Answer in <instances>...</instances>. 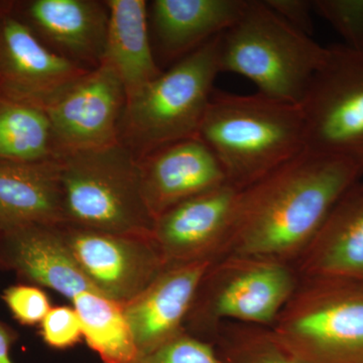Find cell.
<instances>
[{
  "instance_id": "6da1fadb",
  "label": "cell",
  "mask_w": 363,
  "mask_h": 363,
  "mask_svg": "<svg viewBox=\"0 0 363 363\" xmlns=\"http://www.w3.org/2000/svg\"><path fill=\"white\" fill-rule=\"evenodd\" d=\"M362 179V161L306 149L240 190L223 257L295 264L334 205Z\"/></svg>"
},
{
  "instance_id": "7a4b0ae2",
  "label": "cell",
  "mask_w": 363,
  "mask_h": 363,
  "mask_svg": "<svg viewBox=\"0 0 363 363\" xmlns=\"http://www.w3.org/2000/svg\"><path fill=\"white\" fill-rule=\"evenodd\" d=\"M198 136L218 160L227 182L240 190L306 150L300 105L259 92L214 90Z\"/></svg>"
},
{
  "instance_id": "3957f363",
  "label": "cell",
  "mask_w": 363,
  "mask_h": 363,
  "mask_svg": "<svg viewBox=\"0 0 363 363\" xmlns=\"http://www.w3.org/2000/svg\"><path fill=\"white\" fill-rule=\"evenodd\" d=\"M327 52L264 0H248L240 20L220 35L219 68L247 78L262 94L300 104Z\"/></svg>"
},
{
  "instance_id": "277c9868",
  "label": "cell",
  "mask_w": 363,
  "mask_h": 363,
  "mask_svg": "<svg viewBox=\"0 0 363 363\" xmlns=\"http://www.w3.org/2000/svg\"><path fill=\"white\" fill-rule=\"evenodd\" d=\"M65 223L104 233L152 236L155 220L135 155L119 142L58 157Z\"/></svg>"
},
{
  "instance_id": "5b68a950",
  "label": "cell",
  "mask_w": 363,
  "mask_h": 363,
  "mask_svg": "<svg viewBox=\"0 0 363 363\" xmlns=\"http://www.w3.org/2000/svg\"><path fill=\"white\" fill-rule=\"evenodd\" d=\"M220 35L162 71L126 101L121 142L138 160L169 143L199 138L214 81L220 73Z\"/></svg>"
},
{
  "instance_id": "8992f818",
  "label": "cell",
  "mask_w": 363,
  "mask_h": 363,
  "mask_svg": "<svg viewBox=\"0 0 363 363\" xmlns=\"http://www.w3.org/2000/svg\"><path fill=\"white\" fill-rule=\"evenodd\" d=\"M271 329L302 363H363V283L300 277Z\"/></svg>"
},
{
  "instance_id": "52a82bcc",
  "label": "cell",
  "mask_w": 363,
  "mask_h": 363,
  "mask_svg": "<svg viewBox=\"0 0 363 363\" xmlns=\"http://www.w3.org/2000/svg\"><path fill=\"white\" fill-rule=\"evenodd\" d=\"M298 279L295 264L252 255H224L205 272L184 329L210 342L224 322L271 327Z\"/></svg>"
},
{
  "instance_id": "ba28073f",
  "label": "cell",
  "mask_w": 363,
  "mask_h": 363,
  "mask_svg": "<svg viewBox=\"0 0 363 363\" xmlns=\"http://www.w3.org/2000/svg\"><path fill=\"white\" fill-rule=\"evenodd\" d=\"M300 108L306 149L363 162V50L327 47Z\"/></svg>"
},
{
  "instance_id": "9c48e42d",
  "label": "cell",
  "mask_w": 363,
  "mask_h": 363,
  "mask_svg": "<svg viewBox=\"0 0 363 363\" xmlns=\"http://www.w3.org/2000/svg\"><path fill=\"white\" fill-rule=\"evenodd\" d=\"M81 271L100 295L125 305L167 267L154 236L126 235L60 224Z\"/></svg>"
},
{
  "instance_id": "30bf717a",
  "label": "cell",
  "mask_w": 363,
  "mask_h": 363,
  "mask_svg": "<svg viewBox=\"0 0 363 363\" xmlns=\"http://www.w3.org/2000/svg\"><path fill=\"white\" fill-rule=\"evenodd\" d=\"M125 90L111 67L100 64L43 107L51 123L57 159L121 142Z\"/></svg>"
},
{
  "instance_id": "8fae6325",
  "label": "cell",
  "mask_w": 363,
  "mask_h": 363,
  "mask_svg": "<svg viewBox=\"0 0 363 363\" xmlns=\"http://www.w3.org/2000/svg\"><path fill=\"white\" fill-rule=\"evenodd\" d=\"M240 189L225 183L156 219L152 236L168 266L223 257Z\"/></svg>"
},
{
  "instance_id": "7c38bea8",
  "label": "cell",
  "mask_w": 363,
  "mask_h": 363,
  "mask_svg": "<svg viewBox=\"0 0 363 363\" xmlns=\"http://www.w3.org/2000/svg\"><path fill=\"white\" fill-rule=\"evenodd\" d=\"M88 71L48 49L23 21H0V94L43 108Z\"/></svg>"
},
{
  "instance_id": "4fadbf2b",
  "label": "cell",
  "mask_w": 363,
  "mask_h": 363,
  "mask_svg": "<svg viewBox=\"0 0 363 363\" xmlns=\"http://www.w3.org/2000/svg\"><path fill=\"white\" fill-rule=\"evenodd\" d=\"M138 164L143 199L155 221L176 205L228 183L218 160L200 138L169 143Z\"/></svg>"
},
{
  "instance_id": "5bb4252c",
  "label": "cell",
  "mask_w": 363,
  "mask_h": 363,
  "mask_svg": "<svg viewBox=\"0 0 363 363\" xmlns=\"http://www.w3.org/2000/svg\"><path fill=\"white\" fill-rule=\"evenodd\" d=\"M211 262L168 266L143 293L123 305L140 357L185 330L186 318Z\"/></svg>"
},
{
  "instance_id": "9a60e30c",
  "label": "cell",
  "mask_w": 363,
  "mask_h": 363,
  "mask_svg": "<svg viewBox=\"0 0 363 363\" xmlns=\"http://www.w3.org/2000/svg\"><path fill=\"white\" fill-rule=\"evenodd\" d=\"M0 269L71 301L79 294H99L79 267L60 225L33 224L0 233Z\"/></svg>"
},
{
  "instance_id": "2e32d148",
  "label": "cell",
  "mask_w": 363,
  "mask_h": 363,
  "mask_svg": "<svg viewBox=\"0 0 363 363\" xmlns=\"http://www.w3.org/2000/svg\"><path fill=\"white\" fill-rule=\"evenodd\" d=\"M300 277H331L363 283V180L332 208L295 264Z\"/></svg>"
},
{
  "instance_id": "e0dca14e",
  "label": "cell",
  "mask_w": 363,
  "mask_h": 363,
  "mask_svg": "<svg viewBox=\"0 0 363 363\" xmlns=\"http://www.w3.org/2000/svg\"><path fill=\"white\" fill-rule=\"evenodd\" d=\"M32 30L52 51L95 68L104 58L108 28L106 2L94 0H35L26 7Z\"/></svg>"
},
{
  "instance_id": "ac0fdd59",
  "label": "cell",
  "mask_w": 363,
  "mask_h": 363,
  "mask_svg": "<svg viewBox=\"0 0 363 363\" xmlns=\"http://www.w3.org/2000/svg\"><path fill=\"white\" fill-rule=\"evenodd\" d=\"M65 223L58 159L0 161V233L33 224Z\"/></svg>"
},
{
  "instance_id": "d6986e66",
  "label": "cell",
  "mask_w": 363,
  "mask_h": 363,
  "mask_svg": "<svg viewBox=\"0 0 363 363\" xmlns=\"http://www.w3.org/2000/svg\"><path fill=\"white\" fill-rule=\"evenodd\" d=\"M248 0H155L152 18L157 45L169 59H183L226 32Z\"/></svg>"
},
{
  "instance_id": "ffe728a7",
  "label": "cell",
  "mask_w": 363,
  "mask_h": 363,
  "mask_svg": "<svg viewBox=\"0 0 363 363\" xmlns=\"http://www.w3.org/2000/svg\"><path fill=\"white\" fill-rule=\"evenodd\" d=\"M108 28L101 63L123 83L126 101L162 73L154 58L145 0H108Z\"/></svg>"
},
{
  "instance_id": "44dd1931",
  "label": "cell",
  "mask_w": 363,
  "mask_h": 363,
  "mask_svg": "<svg viewBox=\"0 0 363 363\" xmlns=\"http://www.w3.org/2000/svg\"><path fill=\"white\" fill-rule=\"evenodd\" d=\"M82 325L83 338L104 363H135L140 357L123 305L97 293L72 300Z\"/></svg>"
},
{
  "instance_id": "7402d4cb",
  "label": "cell",
  "mask_w": 363,
  "mask_h": 363,
  "mask_svg": "<svg viewBox=\"0 0 363 363\" xmlns=\"http://www.w3.org/2000/svg\"><path fill=\"white\" fill-rule=\"evenodd\" d=\"M57 159L51 123L44 109L0 94V161Z\"/></svg>"
},
{
  "instance_id": "603a6c76",
  "label": "cell",
  "mask_w": 363,
  "mask_h": 363,
  "mask_svg": "<svg viewBox=\"0 0 363 363\" xmlns=\"http://www.w3.org/2000/svg\"><path fill=\"white\" fill-rule=\"evenodd\" d=\"M210 343L218 363H302L277 341L271 327L224 322Z\"/></svg>"
},
{
  "instance_id": "cb8c5ba5",
  "label": "cell",
  "mask_w": 363,
  "mask_h": 363,
  "mask_svg": "<svg viewBox=\"0 0 363 363\" xmlns=\"http://www.w3.org/2000/svg\"><path fill=\"white\" fill-rule=\"evenodd\" d=\"M313 9L337 30L344 45L363 50V0H315Z\"/></svg>"
},
{
  "instance_id": "d4e9b609",
  "label": "cell",
  "mask_w": 363,
  "mask_h": 363,
  "mask_svg": "<svg viewBox=\"0 0 363 363\" xmlns=\"http://www.w3.org/2000/svg\"><path fill=\"white\" fill-rule=\"evenodd\" d=\"M135 363H218L212 343L182 331Z\"/></svg>"
},
{
  "instance_id": "484cf974",
  "label": "cell",
  "mask_w": 363,
  "mask_h": 363,
  "mask_svg": "<svg viewBox=\"0 0 363 363\" xmlns=\"http://www.w3.org/2000/svg\"><path fill=\"white\" fill-rule=\"evenodd\" d=\"M1 298L14 319L25 326H35L42 323L52 309L47 294L40 286L32 284L9 286L2 293Z\"/></svg>"
},
{
  "instance_id": "4316f807",
  "label": "cell",
  "mask_w": 363,
  "mask_h": 363,
  "mask_svg": "<svg viewBox=\"0 0 363 363\" xmlns=\"http://www.w3.org/2000/svg\"><path fill=\"white\" fill-rule=\"evenodd\" d=\"M40 325L43 340L54 350H68L82 340V325L74 308L52 307Z\"/></svg>"
},
{
  "instance_id": "83f0119b",
  "label": "cell",
  "mask_w": 363,
  "mask_h": 363,
  "mask_svg": "<svg viewBox=\"0 0 363 363\" xmlns=\"http://www.w3.org/2000/svg\"><path fill=\"white\" fill-rule=\"evenodd\" d=\"M274 13L278 14L296 30L310 35L313 33V1L309 0H264Z\"/></svg>"
},
{
  "instance_id": "f1b7e54d",
  "label": "cell",
  "mask_w": 363,
  "mask_h": 363,
  "mask_svg": "<svg viewBox=\"0 0 363 363\" xmlns=\"http://www.w3.org/2000/svg\"><path fill=\"white\" fill-rule=\"evenodd\" d=\"M18 338V332L0 321V363H14L11 358V350Z\"/></svg>"
}]
</instances>
